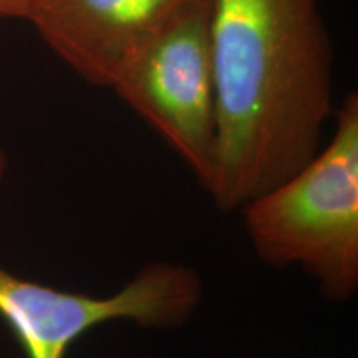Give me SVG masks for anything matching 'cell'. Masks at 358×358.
Masks as SVG:
<instances>
[{
    "mask_svg": "<svg viewBox=\"0 0 358 358\" xmlns=\"http://www.w3.org/2000/svg\"><path fill=\"white\" fill-rule=\"evenodd\" d=\"M213 0H186L120 71L111 90L168 143L203 189L216 151Z\"/></svg>",
    "mask_w": 358,
    "mask_h": 358,
    "instance_id": "obj_3",
    "label": "cell"
},
{
    "mask_svg": "<svg viewBox=\"0 0 358 358\" xmlns=\"http://www.w3.org/2000/svg\"><path fill=\"white\" fill-rule=\"evenodd\" d=\"M32 0H0V20L24 19L29 12Z\"/></svg>",
    "mask_w": 358,
    "mask_h": 358,
    "instance_id": "obj_6",
    "label": "cell"
},
{
    "mask_svg": "<svg viewBox=\"0 0 358 358\" xmlns=\"http://www.w3.org/2000/svg\"><path fill=\"white\" fill-rule=\"evenodd\" d=\"M334 116V134L319 153L239 213L262 262L299 268L324 297L342 302L358 290L357 93Z\"/></svg>",
    "mask_w": 358,
    "mask_h": 358,
    "instance_id": "obj_2",
    "label": "cell"
},
{
    "mask_svg": "<svg viewBox=\"0 0 358 358\" xmlns=\"http://www.w3.org/2000/svg\"><path fill=\"white\" fill-rule=\"evenodd\" d=\"M203 297L198 271L179 262L146 264L110 295L50 287L12 274L0 264V319L27 358H66L80 338L111 322L178 329L194 317Z\"/></svg>",
    "mask_w": 358,
    "mask_h": 358,
    "instance_id": "obj_4",
    "label": "cell"
},
{
    "mask_svg": "<svg viewBox=\"0 0 358 358\" xmlns=\"http://www.w3.org/2000/svg\"><path fill=\"white\" fill-rule=\"evenodd\" d=\"M7 171H8V158L6 151L0 150V186H2V182L6 181Z\"/></svg>",
    "mask_w": 358,
    "mask_h": 358,
    "instance_id": "obj_7",
    "label": "cell"
},
{
    "mask_svg": "<svg viewBox=\"0 0 358 358\" xmlns=\"http://www.w3.org/2000/svg\"><path fill=\"white\" fill-rule=\"evenodd\" d=\"M216 151L206 192L221 211L319 153L334 110V47L319 0H213Z\"/></svg>",
    "mask_w": 358,
    "mask_h": 358,
    "instance_id": "obj_1",
    "label": "cell"
},
{
    "mask_svg": "<svg viewBox=\"0 0 358 358\" xmlns=\"http://www.w3.org/2000/svg\"><path fill=\"white\" fill-rule=\"evenodd\" d=\"M186 0H32L25 20L83 82L111 88Z\"/></svg>",
    "mask_w": 358,
    "mask_h": 358,
    "instance_id": "obj_5",
    "label": "cell"
}]
</instances>
